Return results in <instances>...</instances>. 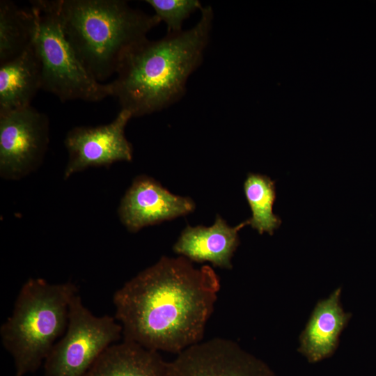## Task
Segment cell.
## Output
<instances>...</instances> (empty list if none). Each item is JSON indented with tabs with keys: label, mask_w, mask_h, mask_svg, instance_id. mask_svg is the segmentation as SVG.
<instances>
[{
	"label": "cell",
	"mask_w": 376,
	"mask_h": 376,
	"mask_svg": "<svg viewBox=\"0 0 376 376\" xmlns=\"http://www.w3.org/2000/svg\"><path fill=\"white\" fill-rule=\"evenodd\" d=\"M162 256L113 295L123 340L178 354L202 341L220 290L212 267Z\"/></svg>",
	"instance_id": "cell-1"
},
{
	"label": "cell",
	"mask_w": 376,
	"mask_h": 376,
	"mask_svg": "<svg viewBox=\"0 0 376 376\" xmlns=\"http://www.w3.org/2000/svg\"><path fill=\"white\" fill-rule=\"evenodd\" d=\"M214 13L207 6L191 29L147 39L125 58L110 83L111 96L132 117L151 114L178 102L190 75L201 65L209 43Z\"/></svg>",
	"instance_id": "cell-2"
},
{
	"label": "cell",
	"mask_w": 376,
	"mask_h": 376,
	"mask_svg": "<svg viewBox=\"0 0 376 376\" xmlns=\"http://www.w3.org/2000/svg\"><path fill=\"white\" fill-rule=\"evenodd\" d=\"M63 32L99 82L116 75L127 56L161 22L123 0H57Z\"/></svg>",
	"instance_id": "cell-3"
},
{
	"label": "cell",
	"mask_w": 376,
	"mask_h": 376,
	"mask_svg": "<svg viewBox=\"0 0 376 376\" xmlns=\"http://www.w3.org/2000/svg\"><path fill=\"white\" fill-rule=\"evenodd\" d=\"M77 294L71 282L51 283L30 278L22 286L11 315L0 327L2 345L13 359L15 376H24L45 362L65 333Z\"/></svg>",
	"instance_id": "cell-4"
},
{
	"label": "cell",
	"mask_w": 376,
	"mask_h": 376,
	"mask_svg": "<svg viewBox=\"0 0 376 376\" xmlns=\"http://www.w3.org/2000/svg\"><path fill=\"white\" fill-rule=\"evenodd\" d=\"M31 5L37 19L33 44L41 64V88L62 102H97L111 96L109 83L91 75L66 38L57 0H35Z\"/></svg>",
	"instance_id": "cell-5"
},
{
	"label": "cell",
	"mask_w": 376,
	"mask_h": 376,
	"mask_svg": "<svg viewBox=\"0 0 376 376\" xmlns=\"http://www.w3.org/2000/svg\"><path fill=\"white\" fill-rule=\"evenodd\" d=\"M122 336V327L114 317L95 315L76 294L70 305L66 330L45 360V376H84Z\"/></svg>",
	"instance_id": "cell-6"
},
{
	"label": "cell",
	"mask_w": 376,
	"mask_h": 376,
	"mask_svg": "<svg viewBox=\"0 0 376 376\" xmlns=\"http://www.w3.org/2000/svg\"><path fill=\"white\" fill-rule=\"evenodd\" d=\"M47 116L31 105L0 114V176L20 180L42 164L49 144Z\"/></svg>",
	"instance_id": "cell-7"
},
{
	"label": "cell",
	"mask_w": 376,
	"mask_h": 376,
	"mask_svg": "<svg viewBox=\"0 0 376 376\" xmlns=\"http://www.w3.org/2000/svg\"><path fill=\"white\" fill-rule=\"evenodd\" d=\"M168 376H276L263 361L224 338L201 341L167 362Z\"/></svg>",
	"instance_id": "cell-8"
},
{
	"label": "cell",
	"mask_w": 376,
	"mask_h": 376,
	"mask_svg": "<svg viewBox=\"0 0 376 376\" xmlns=\"http://www.w3.org/2000/svg\"><path fill=\"white\" fill-rule=\"evenodd\" d=\"M131 118L130 112L120 109L108 124L71 129L64 140L68 152L64 179L90 167H108L117 162H131L133 148L125 134Z\"/></svg>",
	"instance_id": "cell-9"
},
{
	"label": "cell",
	"mask_w": 376,
	"mask_h": 376,
	"mask_svg": "<svg viewBox=\"0 0 376 376\" xmlns=\"http://www.w3.org/2000/svg\"><path fill=\"white\" fill-rule=\"evenodd\" d=\"M195 209L194 201L175 195L155 179L136 177L122 198L118 213L131 233L144 227L187 215Z\"/></svg>",
	"instance_id": "cell-10"
},
{
	"label": "cell",
	"mask_w": 376,
	"mask_h": 376,
	"mask_svg": "<svg viewBox=\"0 0 376 376\" xmlns=\"http://www.w3.org/2000/svg\"><path fill=\"white\" fill-rule=\"evenodd\" d=\"M249 219L234 227L219 215L209 227L187 226L173 246L175 253L191 262H210L214 267L231 269L233 256L240 244L238 232Z\"/></svg>",
	"instance_id": "cell-11"
},
{
	"label": "cell",
	"mask_w": 376,
	"mask_h": 376,
	"mask_svg": "<svg viewBox=\"0 0 376 376\" xmlns=\"http://www.w3.org/2000/svg\"><path fill=\"white\" fill-rule=\"evenodd\" d=\"M41 86V64L33 43L20 55L0 64V114L30 106Z\"/></svg>",
	"instance_id": "cell-12"
},
{
	"label": "cell",
	"mask_w": 376,
	"mask_h": 376,
	"mask_svg": "<svg viewBox=\"0 0 376 376\" xmlns=\"http://www.w3.org/2000/svg\"><path fill=\"white\" fill-rule=\"evenodd\" d=\"M84 376H168L159 352L123 340L109 346Z\"/></svg>",
	"instance_id": "cell-13"
},
{
	"label": "cell",
	"mask_w": 376,
	"mask_h": 376,
	"mask_svg": "<svg viewBox=\"0 0 376 376\" xmlns=\"http://www.w3.org/2000/svg\"><path fill=\"white\" fill-rule=\"evenodd\" d=\"M340 289H337L318 304L300 337L299 350L310 362L319 361L333 353L350 318L340 305Z\"/></svg>",
	"instance_id": "cell-14"
},
{
	"label": "cell",
	"mask_w": 376,
	"mask_h": 376,
	"mask_svg": "<svg viewBox=\"0 0 376 376\" xmlns=\"http://www.w3.org/2000/svg\"><path fill=\"white\" fill-rule=\"evenodd\" d=\"M36 27L31 7L22 8L11 1H0V64L20 55L33 43Z\"/></svg>",
	"instance_id": "cell-15"
},
{
	"label": "cell",
	"mask_w": 376,
	"mask_h": 376,
	"mask_svg": "<svg viewBox=\"0 0 376 376\" xmlns=\"http://www.w3.org/2000/svg\"><path fill=\"white\" fill-rule=\"evenodd\" d=\"M244 191L252 212L249 225L260 234L273 235L281 224L280 217L273 212L275 182L267 175L249 173L244 182Z\"/></svg>",
	"instance_id": "cell-16"
},
{
	"label": "cell",
	"mask_w": 376,
	"mask_h": 376,
	"mask_svg": "<svg viewBox=\"0 0 376 376\" xmlns=\"http://www.w3.org/2000/svg\"><path fill=\"white\" fill-rule=\"evenodd\" d=\"M159 21L166 24L167 33L182 31L185 20L203 6L198 0H146Z\"/></svg>",
	"instance_id": "cell-17"
}]
</instances>
